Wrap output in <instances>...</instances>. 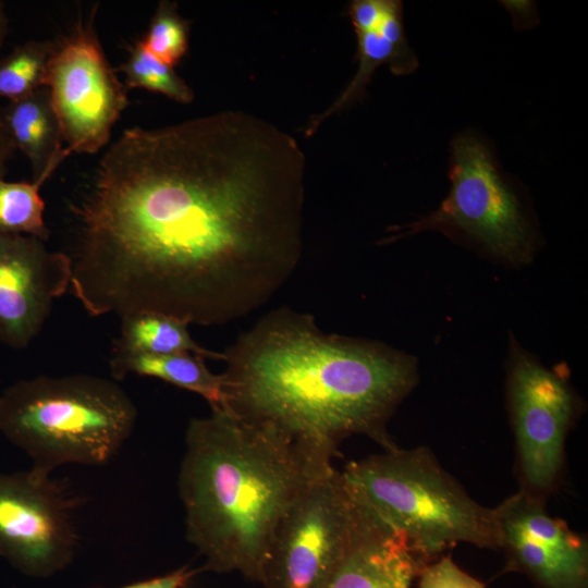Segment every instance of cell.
<instances>
[{
  "label": "cell",
  "mask_w": 588,
  "mask_h": 588,
  "mask_svg": "<svg viewBox=\"0 0 588 588\" xmlns=\"http://www.w3.org/2000/svg\"><path fill=\"white\" fill-rule=\"evenodd\" d=\"M0 119L15 149L29 161L32 181L42 185L69 156L49 89L41 87L9 101Z\"/></svg>",
  "instance_id": "obj_14"
},
{
  "label": "cell",
  "mask_w": 588,
  "mask_h": 588,
  "mask_svg": "<svg viewBox=\"0 0 588 588\" xmlns=\"http://www.w3.org/2000/svg\"><path fill=\"white\" fill-rule=\"evenodd\" d=\"M419 577V588H486L482 581L460 568L450 556L428 564Z\"/></svg>",
  "instance_id": "obj_22"
},
{
  "label": "cell",
  "mask_w": 588,
  "mask_h": 588,
  "mask_svg": "<svg viewBox=\"0 0 588 588\" xmlns=\"http://www.w3.org/2000/svg\"><path fill=\"white\" fill-rule=\"evenodd\" d=\"M355 499L405 535L424 566L457 542L499 549L494 509L474 501L427 448H395L341 471Z\"/></svg>",
  "instance_id": "obj_5"
},
{
  "label": "cell",
  "mask_w": 588,
  "mask_h": 588,
  "mask_svg": "<svg viewBox=\"0 0 588 588\" xmlns=\"http://www.w3.org/2000/svg\"><path fill=\"white\" fill-rule=\"evenodd\" d=\"M136 419L134 402L115 381L89 375L21 380L0 396V433L47 475L68 464L107 465Z\"/></svg>",
  "instance_id": "obj_4"
},
{
  "label": "cell",
  "mask_w": 588,
  "mask_h": 588,
  "mask_svg": "<svg viewBox=\"0 0 588 588\" xmlns=\"http://www.w3.org/2000/svg\"><path fill=\"white\" fill-rule=\"evenodd\" d=\"M109 367L114 380L131 373L152 377L199 394L211 409L224 405L222 373L211 372L205 358L195 354L147 355L114 351Z\"/></svg>",
  "instance_id": "obj_15"
},
{
  "label": "cell",
  "mask_w": 588,
  "mask_h": 588,
  "mask_svg": "<svg viewBox=\"0 0 588 588\" xmlns=\"http://www.w3.org/2000/svg\"><path fill=\"white\" fill-rule=\"evenodd\" d=\"M122 319L120 338L114 351L147 355L191 353L204 358L222 359L223 353L212 352L196 343L188 323L160 313H138Z\"/></svg>",
  "instance_id": "obj_17"
},
{
  "label": "cell",
  "mask_w": 588,
  "mask_h": 588,
  "mask_svg": "<svg viewBox=\"0 0 588 588\" xmlns=\"http://www.w3.org/2000/svg\"><path fill=\"white\" fill-rule=\"evenodd\" d=\"M94 16L95 10L57 41L48 65L46 87L68 155L101 149L128 106L127 87L106 58Z\"/></svg>",
  "instance_id": "obj_9"
},
{
  "label": "cell",
  "mask_w": 588,
  "mask_h": 588,
  "mask_svg": "<svg viewBox=\"0 0 588 588\" xmlns=\"http://www.w3.org/2000/svg\"><path fill=\"white\" fill-rule=\"evenodd\" d=\"M305 173L297 139L245 111L127 128L70 206L69 290L93 317L242 318L301 260Z\"/></svg>",
  "instance_id": "obj_1"
},
{
  "label": "cell",
  "mask_w": 588,
  "mask_h": 588,
  "mask_svg": "<svg viewBox=\"0 0 588 588\" xmlns=\"http://www.w3.org/2000/svg\"><path fill=\"white\" fill-rule=\"evenodd\" d=\"M224 405L332 458L348 436L397 448L385 426L418 382L417 359L383 343L323 333L309 314L265 315L224 352Z\"/></svg>",
  "instance_id": "obj_2"
},
{
  "label": "cell",
  "mask_w": 588,
  "mask_h": 588,
  "mask_svg": "<svg viewBox=\"0 0 588 588\" xmlns=\"http://www.w3.org/2000/svg\"><path fill=\"white\" fill-rule=\"evenodd\" d=\"M449 176L451 188L439 207L416 221L391 228L394 234L385 242L440 231L462 235L507 265L529 264L536 250L530 221L480 137L462 134L454 138Z\"/></svg>",
  "instance_id": "obj_6"
},
{
  "label": "cell",
  "mask_w": 588,
  "mask_h": 588,
  "mask_svg": "<svg viewBox=\"0 0 588 588\" xmlns=\"http://www.w3.org/2000/svg\"><path fill=\"white\" fill-rule=\"evenodd\" d=\"M37 182H7L0 179V234L28 235L44 242L50 231L44 220L45 203Z\"/></svg>",
  "instance_id": "obj_19"
},
{
  "label": "cell",
  "mask_w": 588,
  "mask_h": 588,
  "mask_svg": "<svg viewBox=\"0 0 588 588\" xmlns=\"http://www.w3.org/2000/svg\"><path fill=\"white\" fill-rule=\"evenodd\" d=\"M177 489L185 535L203 569L260 584L274 532L297 495L331 458L224 407L193 418Z\"/></svg>",
  "instance_id": "obj_3"
},
{
  "label": "cell",
  "mask_w": 588,
  "mask_h": 588,
  "mask_svg": "<svg viewBox=\"0 0 588 588\" xmlns=\"http://www.w3.org/2000/svg\"><path fill=\"white\" fill-rule=\"evenodd\" d=\"M15 150V146L0 119V179H3L7 172V163Z\"/></svg>",
  "instance_id": "obj_24"
},
{
  "label": "cell",
  "mask_w": 588,
  "mask_h": 588,
  "mask_svg": "<svg viewBox=\"0 0 588 588\" xmlns=\"http://www.w3.org/2000/svg\"><path fill=\"white\" fill-rule=\"evenodd\" d=\"M189 24L171 1L159 2L142 46L161 62L174 66L188 50Z\"/></svg>",
  "instance_id": "obj_21"
},
{
  "label": "cell",
  "mask_w": 588,
  "mask_h": 588,
  "mask_svg": "<svg viewBox=\"0 0 588 588\" xmlns=\"http://www.w3.org/2000/svg\"><path fill=\"white\" fill-rule=\"evenodd\" d=\"M117 72L123 73L127 88H144L176 102L189 103L194 91L174 69L150 54L139 41L128 49V57Z\"/></svg>",
  "instance_id": "obj_20"
},
{
  "label": "cell",
  "mask_w": 588,
  "mask_h": 588,
  "mask_svg": "<svg viewBox=\"0 0 588 588\" xmlns=\"http://www.w3.org/2000/svg\"><path fill=\"white\" fill-rule=\"evenodd\" d=\"M506 397L515 434L522 491L540 498L558 483L565 440L581 408L574 388L510 338Z\"/></svg>",
  "instance_id": "obj_8"
},
{
  "label": "cell",
  "mask_w": 588,
  "mask_h": 588,
  "mask_svg": "<svg viewBox=\"0 0 588 588\" xmlns=\"http://www.w3.org/2000/svg\"><path fill=\"white\" fill-rule=\"evenodd\" d=\"M365 509L333 466L301 491L282 517L264 564L265 588H324L350 549Z\"/></svg>",
  "instance_id": "obj_7"
},
{
  "label": "cell",
  "mask_w": 588,
  "mask_h": 588,
  "mask_svg": "<svg viewBox=\"0 0 588 588\" xmlns=\"http://www.w3.org/2000/svg\"><path fill=\"white\" fill-rule=\"evenodd\" d=\"M71 257L28 235L0 234V343L26 347L70 287Z\"/></svg>",
  "instance_id": "obj_12"
},
{
  "label": "cell",
  "mask_w": 588,
  "mask_h": 588,
  "mask_svg": "<svg viewBox=\"0 0 588 588\" xmlns=\"http://www.w3.org/2000/svg\"><path fill=\"white\" fill-rule=\"evenodd\" d=\"M77 535L71 505L50 475H0V555L30 577H49L73 560Z\"/></svg>",
  "instance_id": "obj_10"
},
{
  "label": "cell",
  "mask_w": 588,
  "mask_h": 588,
  "mask_svg": "<svg viewBox=\"0 0 588 588\" xmlns=\"http://www.w3.org/2000/svg\"><path fill=\"white\" fill-rule=\"evenodd\" d=\"M57 41L28 40L0 60V97L11 100L46 87Z\"/></svg>",
  "instance_id": "obj_18"
},
{
  "label": "cell",
  "mask_w": 588,
  "mask_h": 588,
  "mask_svg": "<svg viewBox=\"0 0 588 588\" xmlns=\"http://www.w3.org/2000/svg\"><path fill=\"white\" fill-rule=\"evenodd\" d=\"M357 70L341 95L322 112L310 118L305 136H313L324 121L359 100L373 73L388 65L394 75H408L418 66V59L408 41H394L377 29L355 32Z\"/></svg>",
  "instance_id": "obj_16"
},
{
  "label": "cell",
  "mask_w": 588,
  "mask_h": 588,
  "mask_svg": "<svg viewBox=\"0 0 588 588\" xmlns=\"http://www.w3.org/2000/svg\"><path fill=\"white\" fill-rule=\"evenodd\" d=\"M195 573L196 571L184 566L166 575L136 581L120 588H184Z\"/></svg>",
  "instance_id": "obj_23"
},
{
  "label": "cell",
  "mask_w": 588,
  "mask_h": 588,
  "mask_svg": "<svg viewBox=\"0 0 588 588\" xmlns=\"http://www.w3.org/2000/svg\"><path fill=\"white\" fill-rule=\"evenodd\" d=\"M494 510L512 569L538 588H588L586 540L550 516L542 499L519 490Z\"/></svg>",
  "instance_id": "obj_11"
},
{
  "label": "cell",
  "mask_w": 588,
  "mask_h": 588,
  "mask_svg": "<svg viewBox=\"0 0 588 588\" xmlns=\"http://www.w3.org/2000/svg\"><path fill=\"white\" fill-rule=\"evenodd\" d=\"M7 26H8L7 16L3 11V5L0 3V47L2 46L5 34H7Z\"/></svg>",
  "instance_id": "obj_25"
},
{
  "label": "cell",
  "mask_w": 588,
  "mask_h": 588,
  "mask_svg": "<svg viewBox=\"0 0 588 588\" xmlns=\"http://www.w3.org/2000/svg\"><path fill=\"white\" fill-rule=\"evenodd\" d=\"M424 567L405 535L365 507L360 527L324 588H411Z\"/></svg>",
  "instance_id": "obj_13"
}]
</instances>
